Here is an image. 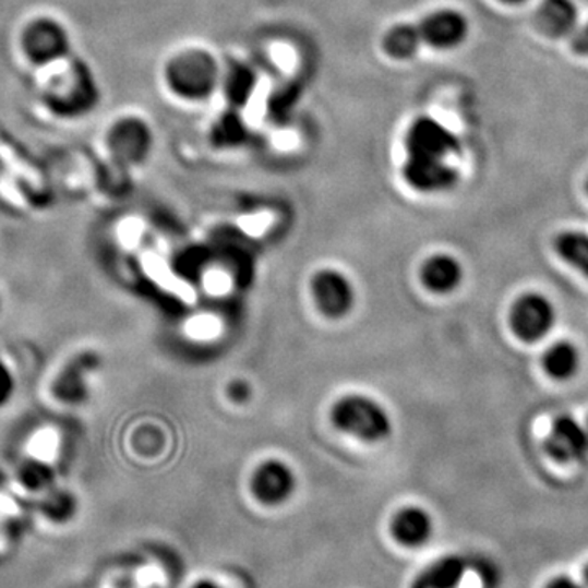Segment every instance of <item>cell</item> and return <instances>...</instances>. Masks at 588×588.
Here are the masks:
<instances>
[{
    "instance_id": "obj_1",
    "label": "cell",
    "mask_w": 588,
    "mask_h": 588,
    "mask_svg": "<svg viewBox=\"0 0 588 588\" xmlns=\"http://www.w3.org/2000/svg\"><path fill=\"white\" fill-rule=\"evenodd\" d=\"M33 85L43 107L61 120L87 117L100 101L94 69L74 52L33 69Z\"/></svg>"
},
{
    "instance_id": "obj_2",
    "label": "cell",
    "mask_w": 588,
    "mask_h": 588,
    "mask_svg": "<svg viewBox=\"0 0 588 588\" xmlns=\"http://www.w3.org/2000/svg\"><path fill=\"white\" fill-rule=\"evenodd\" d=\"M331 420L338 432L367 443L383 442L393 432L386 407L364 394H345L335 400Z\"/></svg>"
},
{
    "instance_id": "obj_3",
    "label": "cell",
    "mask_w": 588,
    "mask_h": 588,
    "mask_svg": "<svg viewBox=\"0 0 588 588\" xmlns=\"http://www.w3.org/2000/svg\"><path fill=\"white\" fill-rule=\"evenodd\" d=\"M16 48L33 69L72 52L68 26L51 13H35L16 32Z\"/></svg>"
},
{
    "instance_id": "obj_4",
    "label": "cell",
    "mask_w": 588,
    "mask_h": 588,
    "mask_svg": "<svg viewBox=\"0 0 588 588\" xmlns=\"http://www.w3.org/2000/svg\"><path fill=\"white\" fill-rule=\"evenodd\" d=\"M101 364L100 351L92 348L75 351L52 376L49 396L62 407L81 406L91 397L92 380L101 370Z\"/></svg>"
},
{
    "instance_id": "obj_5",
    "label": "cell",
    "mask_w": 588,
    "mask_h": 588,
    "mask_svg": "<svg viewBox=\"0 0 588 588\" xmlns=\"http://www.w3.org/2000/svg\"><path fill=\"white\" fill-rule=\"evenodd\" d=\"M556 324V308L541 293L521 295L512 305L511 327L525 344L543 340Z\"/></svg>"
},
{
    "instance_id": "obj_6",
    "label": "cell",
    "mask_w": 588,
    "mask_h": 588,
    "mask_svg": "<svg viewBox=\"0 0 588 588\" xmlns=\"http://www.w3.org/2000/svg\"><path fill=\"white\" fill-rule=\"evenodd\" d=\"M149 130L134 117L117 118L104 133L108 157L118 166H133L149 149Z\"/></svg>"
},
{
    "instance_id": "obj_7",
    "label": "cell",
    "mask_w": 588,
    "mask_h": 588,
    "mask_svg": "<svg viewBox=\"0 0 588 588\" xmlns=\"http://www.w3.org/2000/svg\"><path fill=\"white\" fill-rule=\"evenodd\" d=\"M309 287L319 311L332 321L345 317L353 309L357 293L353 284L344 272L321 268L312 275Z\"/></svg>"
},
{
    "instance_id": "obj_8",
    "label": "cell",
    "mask_w": 588,
    "mask_h": 588,
    "mask_svg": "<svg viewBox=\"0 0 588 588\" xmlns=\"http://www.w3.org/2000/svg\"><path fill=\"white\" fill-rule=\"evenodd\" d=\"M296 475L293 468L284 459L271 458L255 468L251 479L254 497L267 507H278L290 501L295 494Z\"/></svg>"
},
{
    "instance_id": "obj_9",
    "label": "cell",
    "mask_w": 588,
    "mask_h": 588,
    "mask_svg": "<svg viewBox=\"0 0 588 588\" xmlns=\"http://www.w3.org/2000/svg\"><path fill=\"white\" fill-rule=\"evenodd\" d=\"M548 455L560 463L583 461L588 455L586 425L571 416L554 420L544 442Z\"/></svg>"
},
{
    "instance_id": "obj_10",
    "label": "cell",
    "mask_w": 588,
    "mask_h": 588,
    "mask_svg": "<svg viewBox=\"0 0 588 588\" xmlns=\"http://www.w3.org/2000/svg\"><path fill=\"white\" fill-rule=\"evenodd\" d=\"M391 535L403 547H423L433 535L432 515L419 505H407L391 520Z\"/></svg>"
},
{
    "instance_id": "obj_11",
    "label": "cell",
    "mask_w": 588,
    "mask_h": 588,
    "mask_svg": "<svg viewBox=\"0 0 588 588\" xmlns=\"http://www.w3.org/2000/svg\"><path fill=\"white\" fill-rule=\"evenodd\" d=\"M465 278L461 262L449 254H435L423 262L420 280L435 295H449L458 290Z\"/></svg>"
},
{
    "instance_id": "obj_12",
    "label": "cell",
    "mask_w": 588,
    "mask_h": 588,
    "mask_svg": "<svg viewBox=\"0 0 588 588\" xmlns=\"http://www.w3.org/2000/svg\"><path fill=\"white\" fill-rule=\"evenodd\" d=\"M538 26L553 38L569 35L577 23V7L573 0H543L537 15Z\"/></svg>"
},
{
    "instance_id": "obj_13",
    "label": "cell",
    "mask_w": 588,
    "mask_h": 588,
    "mask_svg": "<svg viewBox=\"0 0 588 588\" xmlns=\"http://www.w3.org/2000/svg\"><path fill=\"white\" fill-rule=\"evenodd\" d=\"M465 561L459 557H442L416 577L412 588H456L465 576Z\"/></svg>"
},
{
    "instance_id": "obj_14",
    "label": "cell",
    "mask_w": 588,
    "mask_h": 588,
    "mask_svg": "<svg viewBox=\"0 0 588 588\" xmlns=\"http://www.w3.org/2000/svg\"><path fill=\"white\" fill-rule=\"evenodd\" d=\"M543 368L554 381H569L580 368V351L567 340L556 341L543 357Z\"/></svg>"
},
{
    "instance_id": "obj_15",
    "label": "cell",
    "mask_w": 588,
    "mask_h": 588,
    "mask_svg": "<svg viewBox=\"0 0 588 588\" xmlns=\"http://www.w3.org/2000/svg\"><path fill=\"white\" fill-rule=\"evenodd\" d=\"M556 252L567 265L588 278V235L586 232H563L556 239Z\"/></svg>"
},
{
    "instance_id": "obj_16",
    "label": "cell",
    "mask_w": 588,
    "mask_h": 588,
    "mask_svg": "<svg viewBox=\"0 0 588 588\" xmlns=\"http://www.w3.org/2000/svg\"><path fill=\"white\" fill-rule=\"evenodd\" d=\"M427 29H429L430 41L440 46H453L465 38L466 22L458 13L445 12L430 20Z\"/></svg>"
},
{
    "instance_id": "obj_17",
    "label": "cell",
    "mask_w": 588,
    "mask_h": 588,
    "mask_svg": "<svg viewBox=\"0 0 588 588\" xmlns=\"http://www.w3.org/2000/svg\"><path fill=\"white\" fill-rule=\"evenodd\" d=\"M75 499L72 497L69 492H52L45 499L41 505V512L49 518V520L56 521V524H64V521L71 520L74 517Z\"/></svg>"
},
{
    "instance_id": "obj_18",
    "label": "cell",
    "mask_w": 588,
    "mask_h": 588,
    "mask_svg": "<svg viewBox=\"0 0 588 588\" xmlns=\"http://www.w3.org/2000/svg\"><path fill=\"white\" fill-rule=\"evenodd\" d=\"M13 393H15V381H13L9 367L0 360V407L9 403Z\"/></svg>"
},
{
    "instance_id": "obj_19",
    "label": "cell",
    "mask_w": 588,
    "mask_h": 588,
    "mask_svg": "<svg viewBox=\"0 0 588 588\" xmlns=\"http://www.w3.org/2000/svg\"><path fill=\"white\" fill-rule=\"evenodd\" d=\"M229 397L236 403H244L251 394V387L244 381H235L228 389Z\"/></svg>"
},
{
    "instance_id": "obj_20",
    "label": "cell",
    "mask_w": 588,
    "mask_h": 588,
    "mask_svg": "<svg viewBox=\"0 0 588 588\" xmlns=\"http://www.w3.org/2000/svg\"><path fill=\"white\" fill-rule=\"evenodd\" d=\"M573 49L580 56H588V25L574 35Z\"/></svg>"
},
{
    "instance_id": "obj_21",
    "label": "cell",
    "mask_w": 588,
    "mask_h": 588,
    "mask_svg": "<svg viewBox=\"0 0 588 588\" xmlns=\"http://www.w3.org/2000/svg\"><path fill=\"white\" fill-rule=\"evenodd\" d=\"M547 588H587L583 584L576 583V580L569 579V577H560L554 579Z\"/></svg>"
},
{
    "instance_id": "obj_22",
    "label": "cell",
    "mask_w": 588,
    "mask_h": 588,
    "mask_svg": "<svg viewBox=\"0 0 588 588\" xmlns=\"http://www.w3.org/2000/svg\"><path fill=\"white\" fill-rule=\"evenodd\" d=\"M192 588H225V587L219 586V584L215 583V580L203 579V580H199V583H196L195 586H193Z\"/></svg>"
},
{
    "instance_id": "obj_23",
    "label": "cell",
    "mask_w": 588,
    "mask_h": 588,
    "mask_svg": "<svg viewBox=\"0 0 588 588\" xmlns=\"http://www.w3.org/2000/svg\"><path fill=\"white\" fill-rule=\"evenodd\" d=\"M504 2H508V3H520V2H525V0H504Z\"/></svg>"
},
{
    "instance_id": "obj_24",
    "label": "cell",
    "mask_w": 588,
    "mask_h": 588,
    "mask_svg": "<svg viewBox=\"0 0 588 588\" xmlns=\"http://www.w3.org/2000/svg\"><path fill=\"white\" fill-rule=\"evenodd\" d=\"M586 587L588 588V566L586 567Z\"/></svg>"
},
{
    "instance_id": "obj_25",
    "label": "cell",
    "mask_w": 588,
    "mask_h": 588,
    "mask_svg": "<svg viewBox=\"0 0 588 588\" xmlns=\"http://www.w3.org/2000/svg\"><path fill=\"white\" fill-rule=\"evenodd\" d=\"M2 305H3L2 296H0V312H2Z\"/></svg>"
},
{
    "instance_id": "obj_26",
    "label": "cell",
    "mask_w": 588,
    "mask_h": 588,
    "mask_svg": "<svg viewBox=\"0 0 588 588\" xmlns=\"http://www.w3.org/2000/svg\"><path fill=\"white\" fill-rule=\"evenodd\" d=\"M584 425H586V430H587V435H588V419H587V422L584 423Z\"/></svg>"
},
{
    "instance_id": "obj_27",
    "label": "cell",
    "mask_w": 588,
    "mask_h": 588,
    "mask_svg": "<svg viewBox=\"0 0 588 588\" xmlns=\"http://www.w3.org/2000/svg\"><path fill=\"white\" fill-rule=\"evenodd\" d=\"M587 192H588V180H587Z\"/></svg>"
}]
</instances>
